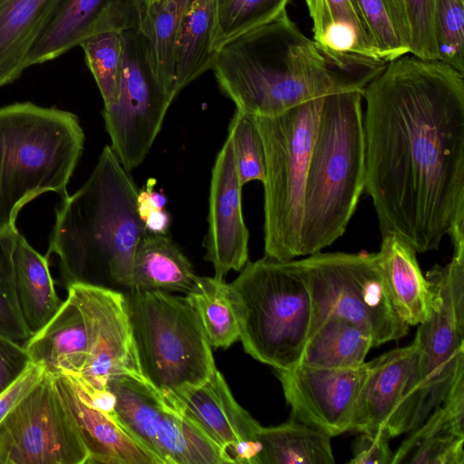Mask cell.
<instances>
[{"label": "cell", "mask_w": 464, "mask_h": 464, "mask_svg": "<svg viewBox=\"0 0 464 464\" xmlns=\"http://www.w3.org/2000/svg\"><path fill=\"white\" fill-rule=\"evenodd\" d=\"M464 436L411 430L394 452L392 464H463Z\"/></svg>", "instance_id": "cell-36"}, {"label": "cell", "mask_w": 464, "mask_h": 464, "mask_svg": "<svg viewBox=\"0 0 464 464\" xmlns=\"http://www.w3.org/2000/svg\"><path fill=\"white\" fill-rule=\"evenodd\" d=\"M80 46L102 94L103 107L111 105L119 97L122 80V32L109 31L93 34L86 38Z\"/></svg>", "instance_id": "cell-33"}, {"label": "cell", "mask_w": 464, "mask_h": 464, "mask_svg": "<svg viewBox=\"0 0 464 464\" xmlns=\"http://www.w3.org/2000/svg\"><path fill=\"white\" fill-rule=\"evenodd\" d=\"M144 225L149 233L167 234L170 225V216L165 210H154L144 220Z\"/></svg>", "instance_id": "cell-43"}, {"label": "cell", "mask_w": 464, "mask_h": 464, "mask_svg": "<svg viewBox=\"0 0 464 464\" xmlns=\"http://www.w3.org/2000/svg\"><path fill=\"white\" fill-rule=\"evenodd\" d=\"M83 144L72 112L32 102L0 108V232L16 229L21 208L41 194L69 196Z\"/></svg>", "instance_id": "cell-5"}, {"label": "cell", "mask_w": 464, "mask_h": 464, "mask_svg": "<svg viewBox=\"0 0 464 464\" xmlns=\"http://www.w3.org/2000/svg\"><path fill=\"white\" fill-rule=\"evenodd\" d=\"M216 16V0H189L176 48L177 93L212 68L217 53L213 47Z\"/></svg>", "instance_id": "cell-29"}, {"label": "cell", "mask_w": 464, "mask_h": 464, "mask_svg": "<svg viewBox=\"0 0 464 464\" xmlns=\"http://www.w3.org/2000/svg\"><path fill=\"white\" fill-rule=\"evenodd\" d=\"M211 70L237 111L252 116L278 115L319 97L356 90L330 67L286 10L222 44Z\"/></svg>", "instance_id": "cell-3"}, {"label": "cell", "mask_w": 464, "mask_h": 464, "mask_svg": "<svg viewBox=\"0 0 464 464\" xmlns=\"http://www.w3.org/2000/svg\"><path fill=\"white\" fill-rule=\"evenodd\" d=\"M24 348L30 361L43 364L50 373L81 374L88 357V334L83 314L70 294Z\"/></svg>", "instance_id": "cell-23"}, {"label": "cell", "mask_w": 464, "mask_h": 464, "mask_svg": "<svg viewBox=\"0 0 464 464\" xmlns=\"http://www.w3.org/2000/svg\"><path fill=\"white\" fill-rule=\"evenodd\" d=\"M143 13L142 0H58L29 51L25 69L61 56L93 34L139 29Z\"/></svg>", "instance_id": "cell-18"}, {"label": "cell", "mask_w": 464, "mask_h": 464, "mask_svg": "<svg viewBox=\"0 0 464 464\" xmlns=\"http://www.w3.org/2000/svg\"><path fill=\"white\" fill-rule=\"evenodd\" d=\"M313 21L314 42L331 68L350 84L364 89L386 66L353 0H304Z\"/></svg>", "instance_id": "cell-17"}, {"label": "cell", "mask_w": 464, "mask_h": 464, "mask_svg": "<svg viewBox=\"0 0 464 464\" xmlns=\"http://www.w3.org/2000/svg\"><path fill=\"white\" fill-rule=\"evenodd\" d=\"M189 0H160L144 7L139 28L151 72L166 95L173 101L175 55L182 18Z\"/></svg>", "instance_id": "cell-27"}, {"label": "cell", "mask_w": 464, "mask_h": 464, "mask_svg": "<svg viewBox=\"0 0 464 464\" xmlns=\"http://www.w3.org/2000/svg\"><path fill=\"white\" fill-rule=\"evenodd\" d=\"M53 375L88 452L87 464H161L113 414L94 405L72 375Z\"/></svg>", "instance_id": "cell-21"}, {"label": "cell", "mask_w": 464, "mask_h": 464, "mask_svg": "<svg viewBox=\"0 0 464 464\" xmlns=\"http://www.w3.org/2000/svg\"><path fill=\"white\" fill-rule=\"evenodd\" d=\"M391 438L382 432H359L353 444V464H392Z\"/></svg>", "instance_id": "cell-40"}, {"label": "cell", "mask_w": 464, "mask_h": 464, "mask_svg": "<svg viewBox=\"0 0 464 464\" xmlns=\"http://www.w3.org/2000/svg\"><path fill=\"white\" fill-rule=\"evenodd\" d=\"M234 161L240 184L266 177V157L263 140L252 115L236 111L228 126Z\"/></svg>", "instance_id": "cell-37"}, {"label": "cell", "mask_w": 464, "mask_h": 464, "mask_svg": "<svg viewBox=\"0 0 464 464\" xmlns=\"http://www.w3.org/2000/svg\"><path fill=\"white\" fill-rule=\"evenodd\" d=\"M17 229L0 232V335L21 345L33 335L20 309L16 295L13 251Z\"/></svg>", "instance_id": "cell-35"}, {"label": "cell", "mask_w": 464, "mask_h": 464, "mask_svg": "<svg viewBox=\"0 0 464 464\" xmlns=\"http://www.w3.org/2000/svg\"><path fill=\"white\" fill-rule=\"evenodd\" d=\"M362 92L324 96L310 155L303 202L300 256L342 237L364 191Z\"/></svg>", "instance_id": "cell-4"}, {"label": "cell", "mask_w": 464, "mask_h": 464, "mask_svg": "<svg viewBox=\"0 0 464 464\" xmlns=\"http://www.w3.org/2000/svg\"><path fill=\"white\" fill-rule=\"evenodd\" d=\"M290 0H216L217 51L228 40L277 17Z\"/></svg>", "instance_id": "cell-34"}, {"label": "cell", "mask_w": 464, "mask_h": 464, "mask_svg": "<svg viewBox=\"0 0 464 464\" xmlns=\"http://www.w3.org/2000/svg\"><path fill=\"white\" fill-rule=\"evenodd\" d=\"M124 63L117 101L103 107L111 148L129 172L141 164L172 101L156 82L139 29L122 32Z\"/></svg>", "instance_id": "cell-13"}, {"label": "cell", "mask_w": 464, "mask_h": 464, "mask_svg": "<svg viewBox=\"0 0 464 464\" xmlns=\"http://www.w3.org/2000/svg\"><path fill=\"white\" fill-rule=\"evenodd\" d=\"M185 299L197 313L212 347L228 348L239 340L237 317L224 279L198 276Z\"/></svg>", "instance_id": "cell-31"}, {"label": "cell", "mask_w": 464, "mask_h": 464, "mask_svg": "<svg viewBox=\"0 0 464 464\" xmlns=\"http://www.w3.org/2000/svg\"><path fill=\"white\" fill-rule=\"evenodd\" d=\"M113 415L161 464L233 463L191 419L174 408L143 378L130 374L107 382Z\"/></svg>", "instance_id": "cell-11"}, {"label": "cell", "mask_w": 464, "mask_h": 464, "mask_svg": "<svg viewBox=\"0 0 464 464\" xmlns=\"http://www.w3.org/2000/svg\"><path fill=\"white\" fill-rule=\"evenodd\" d=\"M13 265L19 306L34 334L53 317L63 301L56 293L49 258L33 248L20 233L14 242Z\"/></svg>", "instance_id": "cell-25"}, {"label": "cell", "mask_w": 464, "mask_h": 464, "mask_svg": "<svg viewBox=\"0 0 464 464\" xmlns=\"http://www.w3.org/2000/svg\"><path fill=\"white\" fill-rule=\"evenodd\" d=\"M198 276L188 257L167 234L147 233L133 259L130 289L187 293Z\"/></svg>", "instance_id": "cell-26"}, {"label": "cell", "mask_w": 464, "mask_h": 464, "mask_svg": "<svg viewBox=\"0 0 464 464\" xmlns=\"http://www.w3.org/2000/svg\"><path fill=\"white\" fill-rule=\"evenodd\" d=\"M138 193L106 145L88 179L56 211L46 256H58L66 287L107 280L130 288L134 254L148 233L137 211Z\"/></svg>", "instance_id": "cell-2"}, {"label": "cell", "mask_w": 464, "mask_h": 464, "mask_svg": "<svg viewBox=\"0 0 464 464\" xmlns=\"http://www.w3.org/2000/svg\"><path fill=\"white\" fill-rule=\"evenodd\" d=\"M259 464H333L331 439L326 433L295 420L263 427Z\"/></svg>", "instance_id": "cell-30"}, {"label": "cell", "mask_w": 464, "mask_h": 464, "mask_svg": "<svg viewBox=\"0 0 464 464\" xmlns=\"http://www.w3.org/2000/svg\"><path fill=\"white\" fill-rule=\"evenodd\" d=\"M230 284L245 352L275 371L299 363L308 339L312 300L295 260L246 262Z\"/></svg>", "instance_id": "cell-6"}, {"label": "cell", "mask_w": 464, "mask_h": 464, "mask_svg": "<svg viewBox=\"0 0 464 464\" xmlns=\"http://www.w3.org/2000/svg\"><path fill=\"white\" fill-rule=\"evenodd\" d=\"M163 397L191 419L233 463L259 464L261 425L237 403L218 369L204 383Z\"/></svg>", "instance_id": "cell-16"}, {"label": "cell", "mask_w": 464, "mask_h": 464, "mask_svg": "<svg viewBox=\"0 0 464 464\" xmlns=\"http://www.w3.org/2000/svg\"><path fill=\"white\" fill-rule=\"evenodd\" d=\"M371 362L352 369H321L296 364L276 371L291 419L330 437L351 431L353 417Z\"/></svg>", "instance_id": "cell-15"}, {"label": "cell", "mask_w": 464, "mask_h": 464, "mask_svg": "<svg viewBox=\"0 0 464 464\" xmlns=\"http://www.w3.org/2000/svg\"><path fill=\"white\" fill-rule=\"evenodd\" d=\"M160 0H142V3H143V5L144 7L150 5V4H153V3H156V2H159Z\"/></svg>", "instance_id": "cell-44"}, {"label": "cell", "mask_w": 464, "mask_h": 464, "mask_svg": "<svg viewBox=\"0 0 464 464\" xmlns=\"http://www.w3.org/2000/svg\"><path fill=\"white\" fill-rule=\"evenodd\" d=\"M232 141L227 135L212 169L208 231L203 241L205 259L218 279L231 270L240 271L248 259L249 233L241 205V190Z\"/></svg>", "instance_id": "cell-19"}, {"label": "cell", "mask_w": 464, "mask_h": 464, "mask_svg": "<svg viewBox=\"0 0 464 464\" xmlns=\"http://www.w3.org/2000/svg\"><path fill=\"white\" fill-rule=\"evenodd\" d=\"M410 29V53L422 60L438 61L435 37L436 0H405Z\"/></svg>", "instance_id": "cell-39"}, {"label": "cell", "mask_w": 464, "mask_h": 464, "mask_svg": "<svg viewBox=\"0 0 464 464\" xmlns=\"http://www.w3.org/2000/svg\"><path fill=\"white\" fill-rule=\"evenodd\" d=\"M382 61L388 63L411 50L405 0H353Z\"/></svg>", "instance_id": "cell-32"}, {"label": "cell", "mask_w": 464, "mask_h": 464, "mask_svg": "<svg viewBox=\"0 0 464 464\" xmlns=\"http://www.w3.org/2000/svg\"><path fill=\"white\" fill-rule=\"evenodd\" d=\"M416 359L413 343L371 361V368L355 406L351 431L404 433L402 411Z\"/></svg>", "instance_id": "cell-20"}, {"label": "cell", "mask_w": 464, "mask_h": 464, "mask_svg": "<svg viewBox=\"0 0 464 464\" xmlns=\"http://www.w3.org/2000/svg\"><path fill=\"white\" fill-rule=\"evenodd\" d=\"M324 97L275 116H253L266 157L265 256H300L304 186Z\"/></svg>", "instance_id": "cell-9"}, {"label": "cell", "mask_w": 464, "mask_h": 464, "mask_svg": "<svg viewBox=\"0 0 464 464\" xmlns=\"http://www.w3.org/2000/svg\"><path fill=\"white\" fill-rule=\"evenodd\" d=\"M373 347L371 335L358 324L330 315L308 336L299 363L321 369L357 368Z\"/></svg>", "instance_id": "cell-28"}, {"label": "cell", "mask_w": 464, "mask_h": 464, "mask_svg": "<svg viewBox=\"0 0 464 464\" xmlns=\"http://www.w3.org/2000/svg\"><path fill=\"white\" fill-rule=\"evenodd\" d=\"M45 371L43 364L30 361L18 378L0 393V422L38 383Z\"/></svg>", "instance_id": "cell-41"}, {"label": "cell", "mask_w": 464, "mask_h": 464, "mask_svg": "<svg viewBox=\"0 0 464 464\" xmlns=\"http://www.w3.org/2000/svg\"><path fill=\"white\" fill-rule=\"evenodd\" d=\"M451 242L450 262L435 265L425 275L434 308L418 324L412 342L416 359L403 403L404 433L420 425L464 378V237Z\"/></svg>", "instance_id": "cell-8"}, {"label": "cell", "mask_w": 464, "mask_h": 464, "mask_svg": "<svg viewBox=\"0 0 464 464\" xmlns=\"http://www.w3.org/2000/svg\"><path fill=\"white\" fill-rule=\"evenodd\" d=\"M416 250L397 235L382 236L376 253L392 304L409 326L428 320L434 308V294L419 266Z\"/></svg>", "instance_id": "cell-22"}, {"label": "cell", "mask_w": 464, "mask_h": 464, "mask_svg": "<svg viewBox=\"0 0 464 464\" xmlns=\"http://www.w3.org/2000/svg\"><path fill=\"white\" fill-rule=\"evenodd\" d=\"M79 305L88 334V357L81 374L82 384L107 389L116 375L143 378L139 366L125 295L102 285L77 282L67 287ZM144 379V378H143Z\"/></svg>", "instance_id": "cell-14"}, {"label": "cell", "mask_w": 464, "mask_h": 464, "mask_svg": "<svg viewBox=\"0 0 464 464\" xmlns=\"http://www.w3.org/2000/svg\"><path fill=\"white\" fill-rule=\"evenodd\" d=\"M295 262L311 294L309 335L330 315L358 324L371 335L374 347L408 334L410 326L392 304L376 253L319 251Z\"/></svg>", "instance_id": "cell-10"}, {"label": "cell", "mask_w": 464, "mask_h": 464, "mask_svg": "<svg viewBox=\"0 0 464 464\" xmlns=\"http://www.w3.org/2000/svg\"><path fill=\"white\" fill-rule=\"evenodd\" d=\"M57 1L5 0L0 5V86L20 77L29 51Z\"/></svg>", "instance_id": "cell-24"}, {"label": "cell", "mask_w": 464, "mask_h": 464, "mask_svg": "<svg viewBox=\"0 0 464 464\" xmlns=\"http://www.w3.org/2000/svg\"><path fill=\"white\" fill-rule=\"evenodd\" d=\"M139 366L162 396L204 383L217 369L199 318L186 301L163 290L125 295Z\"/></svg>", "instance_id": "cell-7"}, {"label": "cell", "mask_w": 464, "mask_h": 464, "mask_svg": "<svg viewBox=\"0 0 464 464\" xmlns=\"http://www.w3.org/2000/svg\"><path fill=\"white\" fill-rule=\"evenodd\" d=\"M29 362L23 345L0 335V393L18 378Z\"/></svg>", "instance_id": "cell-42"}, {"label": "cell", "mask_w": 464, "mask_h": 464, "mask_svg": "<svg viewBox=\"0 0 464 464\" xmlns=\"http://www.w3.org/2000/svg\"><path fill=\"white\" fill-rule=\"evenodd\" d=\"M88 452L45 371L0 422V464H87Z\"/></svg>", "instance_id": "cell-12"}, {"label": "cell", "mask_w": 464, "mask_h": 464, "mask_svg": "<svg viewBox=\"0 0 464 464\" xmlns=\"http://www.w3.org/2000/svg\"><path fill=\"white\" fill-rule=\"evenodd\" d=\"M438 61L464 73V0H436Z\"/></svg>", "instance_id": "cell-38"}, {"label": "cell", "mask_w": 464, "mask_h": 464, "mask_svg": "<svg viewBox=\"0 0 464 464\" xmlns=\"http://www.w3.org/2000/svg\"><path fill=\"white\" fill-rule=\"evenodd\" d=\"M365 184L382 236L416 252L464 228V73L403 55L364 88Z\"/></svg>", "instance_id": "cell-1"}, {"label": "cell", "mask_w": 464, "mask_h": 464, "mask_svg": "<svg viewBox=\"0 0 464 464\" xmlns=\"http://www.w3.org/2000/svg\"><path fill=\"white\" fill-rule=\"evenodd\" d=\"M5 0H0V5L4 2Z\"/></svg>", "instance_id": "cell-45"}]
</instances>
